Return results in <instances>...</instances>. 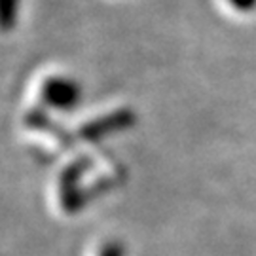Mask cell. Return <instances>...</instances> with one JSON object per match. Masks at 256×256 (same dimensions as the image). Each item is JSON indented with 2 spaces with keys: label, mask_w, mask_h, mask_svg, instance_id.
<instances>
[{
  "label": "cell",
  "mask_w": 256,
  "mask_h": 256,
  "mask_svg": "<svg viewBox=\"0 0 256 256\" xmlns=\"http://www.w3.org/2000/svg\"><path fill=\"white\" fill-rule=\"evenodd\" d=\"M82 86L70 76L55 74L44 80L40 88V99L50 110L70 112L82 102Z\"/></svg>",
  "instance_id": "cell-1"
},
{
  "label": "cell",
  "mask_w": 256,
  "mask_h": 256,
  "mask_svg": "<svg viewBox=\"0 0 256 256\" xmlns=\"http://www.w3.org/2000/svg\"><path fill=\"white\" fill-rule=\"evenodd\" d=\"M133 116L129 114L128 110H120L116 114H110V116H104V118H99L95 122H90L82 128V137L88 138V140H97V138H102L106 135H112L120 129H126V126L131 124Z\"/></svg>",
  "instance_id": "cell-2"
},
{
  "label": "cell",
  "mask_w": 256,
  "mask_h": 256,
  "mask_svg": "<svg viewBox=\"0 0 256 256\" xmlns=\"http://www.w3.org/2000/svg\"><path fill=\"white\" fill-rule=\"evenodd\" d=\"M21 0H0V32L14 30L19 21Z\"/></svg>",
  "instance_id": "cell-3"
},
{
  "label": "cell",
  "mask_w": 256,
  "mask_h": 256,
  "mask_svg": "<svg viewBox=\"0 0 256 256\" xmlns=\"http://www.w3.org/2000/svg\"><path fill=\"white\" fill-rule=\"evenodd\" d=\"M228 2L239 12H250L256 8V0H228Z\"/></svg>",
  "instance_id": "cell-4"
},
{
  "label": "cell",
  "mask_w": 256,
  "mask_h": 256,
  "mask_svg": "<svg viewBox=\"0 0 256 256\" xmlns=\"http://www.w3.org/2000/svg\"><path fill=\"white\" fill-rule=\"evenodd\" d=\"M99 256H126V250H124L122 245H118V243H108V245L101 250Z\"/></svg>",
  "instance_id": "cell-5"
}]
</instances>
